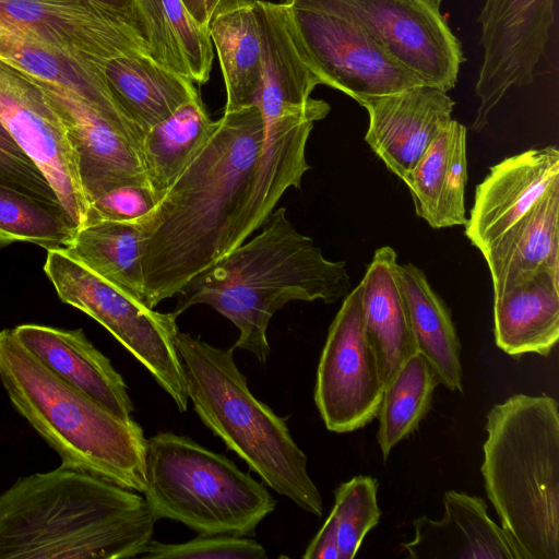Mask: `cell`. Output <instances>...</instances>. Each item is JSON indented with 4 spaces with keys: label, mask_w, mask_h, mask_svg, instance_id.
I'll return each mask as SVG.
<instances>
[{
    "label": "cell",
    "mask_w": 559,
    "mask_h": 559,
    "mask_svg": "<svg viewBox=\"0 0 559 559\" xmlns=\"http://www.w3.org/2000/svg\"><path fill=\"white\" fill-rule=\"evenodd\" d=\"M44 272L60 300L102 324L155 378L180 412L188 406L185 373L176 348L175 312L163 313L133 299L63 249L47 250Z\"/></svg>",
    "instance_id": "cell-8"
},
{
    "label": "cell",
    "mask_w": 559,
    "mask_h": 559,
    "mask_svg": "<svg viewBox=\"0 0 559 559\" xmlns=\"http://www.w3.org/2000/svg\"><path fill=\"white\" fill-rule=\"evenodd\" d=\"M493 333L510 356H548L559 340V274L525 273L493 296Z\"/></svg>",
    "instance_id": "cell-21"
},
{
    "label": "cell",
    "mask_w": 559,
    "mask_h": 559,
    "mask_svg": "<svg viewBox=\"0 0 559 559\" xmlns=\"http://www.w3.org/2000/svg\"><path fill=\"white\" fill-rule=\"evenodd\" d=\"M135 2L151 58L193 83H206L214 56L207 28L198 24L181 0Z\"/></svg>",
    "instance_id": "cell-29"
},
{
    "label": "cell",
    "mask_w": 559,
    "mask_h": 559,
    "mask_svg": "<svg viewBox=\"0 0 559 559\" xmlns=\"http://www.w3.org/2000/svg\"><path fill=\"white\" fill-rule=\"evenodd\" d=\"M0 59L39 81L74 93L141 145L142 133L117 102L102 67L59 49L25 31L2 24Z\"/></svg>",
    "instance_id": "cell-19"
},
{
    "label": "cell",
    "mask_w": 559,
    "mask_h": 559,
    "mask_svg": "<svg viewBox=\"0 0 559 559\" xmlns=\"http://www.w3.org/2000/svg\"><path fill=\"white\" fill-rule=\"evenodd\" d=\"M207 31L226 87L224 111L257 105L261 88V37L254 0H221Z\"/></svg>",
    "instance_id": "cell-26"
},
{
    "label": "cell",
    "mask_w": 559,
    "mask_h": 559,
    "mask_svg": "<svg viewBox=\"0 0 559 559\" xmlns=\"http://www.w3.org/2000/svg\"><path fill=\"white\" fill-rule=\"evenodd\" d=\"M75 231L62 206L0 185V248L29 242L47 250L64 249Z\"/></svg>",
    "instance_id": "cell-33"
},
{
    "label": "cell",
    "mask_w": 559,
    "mask_h": 559,
    "mask_svg": "<svg viewBox=\"0 0 559 559\" xmlns=\"http://www.w3.org/2000/svg\"><path fill=\"white\" fill-rule=\"evenodd\" d=\"M0 382L16 412L57 452L61 466L144 491L147 439L141 426L50 371L12 329L0 331Z\"/></svg>",
    "instance_id": "cell-5"
},
{
    "label": "cell",
    "mask_w": 559,
    "mask_h": 559,
    "mask_svg": "<svg viewBox=\"0 0 559 559\" xmlns=\"http://www.w3.org/2000/svg\"><path fill=\"white\" fill-rule=\"evenodd\" d=\"M403 181L417 216L432 228L465 225L466 127L452 119Z\"/></svg>",
    "instance_id": "cell-23"
},
{
    "label": "cell",
    "mask_w": 559,
    "mask_h": 559,
    "mask_svg": "<svg viewBox=\"0 0 559 559\" xmlns=\"http://www.w3.org/2000/svg\"><path fill=\"white\" fill-rule=\"evenodd\" d=\"M396 265L395 250L381 247L360 282L365 334L377 356L384 385L417 353Z\"/></svg>",
    "instance_id": "cell-24"
},
{
    "label": "cell",
    "mask_w": 559,
    "mask_h": 559,
    "mask_svg": "<svg viewBox=\"0 0 559 559\" xmlns=\"http://www.w3.org/2000/svg\"><path fill=\"white\" fill-rule=\"evenodd\" d=\"M296 44L321 84L358 104L425 85L357 22L314 0H285Z\"/></svg>",
    "instance_id": "cell-9"
},
{
    "label": "cell",
    "mask_w": 559,
    "mask_h": 559,
    "mask_svg": "<svg viewBox=\"0 0 559 559\" xmlns=\"http://www.w3.org/2000/svg\"><path fill=\"white\" fill-rule=\"evenodd\" d=\"M142 495L156 521H177L200 535H252L276 507L228 457L171 431L146 440Z\"/></svg>",
    "instance_id": "cell-7"
},
{
    "label": "cell",
    "mask_w": 559,
    "mask_h": 559,
    "mask_svg": "<svg viewBox=\"0 0 559 559\" xmlns=\"http://www.w3.org/2000/svg\"><path fill=\"white\" fill-rule=\"evenodd\" d=\"M417 353L435 369L440 383L463 392L461 343L451 312L425 273L412 263L396 265Z\"/></svg>",
    "instance_id": "cell-28"
},
{
    "label": "cell",
    "mask_w": 559,
    "mask_h": 559,
    "mask_svg": "<svg viewBox=\"0 0 559 559\" xmlns=\"http://www.w3.org/2000/svg\"><path fill=\"white\" fill-rule=\"evenodd\" d=\"M0 121L47 177L72 225L80 228L88 204L67 127L37 81L2 59Z\"/></svg>",
    "instance_id": "cell-13"
},
{
    "label": "cell",
    "mask_w": 559,
    "mask_h": 559,
    "mask_svg": "<svg viewBox=\"0 0 559 559\" xmlns=\"http://www.w3.org/2000/svg\"><path fill=\"white\" fill-rule=\"evenodd\" d=\"M443 516L414 520V538L403 544L413 559H516L501 526L487 513L483 498L449 490Z\"/></svg>",
    "instance_id": "cell-20"
},
{
    "label": "cell",
    "mask_w": 559,
    "mask_h": 559,
    "mask_svg": "<svg viewBox=\"0 0 559 559\" xmlns=\"http://www.w3.org/2000/svg\"><path fill=\"white\" fill-rule=\"evenodd\" d=\"M147 559H265L266 549L248 536L200 535L182 543L152 539L140 556Z\"/></svg>",
    "instance_id": "cell-35"
},
{
    "label": "cell",
    "mask_w": 559,
    "mask_h": 559,
    "mask_svg": "<svg viewBox=\"0 0 559 559\" xmlns=\"http://www.w3.org/2000/svg\"><path fill=\"white\" fill-rule=\"evenodd\" d=\"M305 559H340L335 520L330 513L322 527L307 546Z\"/></svg>",
    "instance_id": "cell-38"
},
{
    "label": "cell",
    "mask_w": 559,
    "mask_h": 559,
    "mask_svg": "<svg viewBox=\"0 0 559 559\" xmlns=\"http://www.w3.org/2000/svg\"><path fill=\"white\" fill-rule=\"evenodd\" d=\"M261 37V88L257 105L264 119L301 110L314 99L320 80L304 59L285 4L254 0Z\"/></svg>",
    "instance_id": "cell-22"
},
{
    "label": "cell",
    "mask_w": 559,
    "mask_h": 559,
    "mask_svg": "<svg viewBox=\"0 0 559 559\" xmlns=\"http://www.w3.org/2000/svg\"><path fill=\"white\" fill-rule=\"evenodd\" d=\"M213 126L199 95L143 134L141 158L157 201L207 139Z\"/></svg>",
    "instance_id": "cell-31"
},
{
    "label": "cell",
    "mask_w": 559,
    "mask_h": 559,
    "mask_svg": "<svg viewBox=\"0 0 559 559\" xmlns=\"http://www.w3.org/2000/svg\"><path fill=\"white\" fill-rule=\"evenodd\" d=\"M176 348L189 401L202 423L278 495L321 516L323 502L304 451L284 418L250 391L234 348L213 346L181 331Z\"/></svg>",
    "instance_id": "cell-6"
},
{
    "label": "cell",
    "mask_w": 559,
    "mask_h": 559,
    "mask_svg": "<svg viewBox=\"0 0 559 559\" xmlns=\"http://www.w3.org/2000/svg\"><path fill=\"white\" fill-rule=\"evenodd\" d=\"M0 185L62 206L47 177L0 121ZM63 207V206H62Z\"/></svg>",
    "instance_id": "cell-36"
},
{
    "label": "cell",
    "mask_w": 559,
    "mask_h": 559,
    "mask_svg": "<svg viewBox=\"0 0 559 559\" xmlns=\"http://www.w3.org/2000/svg\"><path fill=\"white\" fill-rule=\"evenodd\" d=\"M262 230L193 280L181 293L178 316L203 304L239 330L233 348L265 362L272 317L294 300L334 304L350 292L344 261L328 260L312 238L298 231L285 207L272 212Z\"/></svg>",
    "instance_id": "cell-3"
},
{
    "label": "cell",
    "mask_w": 559,
    "mask_h": 559,
    "mask_svg": "<svg viewBox=\"0 0 559 559\" xmlns=\"http://www.w3.org/2000/svg\"><path fill=\"white\" fill-rule=\"evenodd\" d=\"M12 331L17 341L59 378L120 417H131L134 406L124 380L82 329L27 323Z\"/></svg>",
    "instance_id": "cell-18"
},
{
    "label": "cell",
    "mask_w": 559,
    "mask_h": 559,
    "mask_svg": "<svg viewBox=\"0 0 559 559\" xmlns=\"http://www.w3.org/2000/svg\"><path fill=\"white\" fill-rule=\"evenodd\" d=\"M143 249V226L138 219L84 224L63 250L93 273L144 304Z\"/></svg>",
    "instance_id": "cell-30"
},
{
    "label": "cell",
    "mask_w": 559,
    "mask_h": 559,
    "mask_svg": "<svg viewBox=\"0 0 559 559\" xmlns=\"http://www.w3.org/2000/svg\"><path fill=\"white\" fill-rule=\"evenodd\" d=\"M480 252L491 274L493 296L525 273L559 274V183Z\"/></svg>",
    "instance_id": "cell-25"
},
{
    "label": "cell",
    "mask_w": 559,
    "mask_h": 559,
    "mask_svg": "<svg viewBox=\"0 0 559 559\" xmlns=\"http://www.w3.org/2000/svg\"><path fill=\"white\" fill-rule=\"evenodd\" d=\"M263 138L258 105L224 111L181 174L141 218L148 308L180 294L230 252Z\"/></svg>",
    "instance_id": "cell-1"
},
{
    "label": "cell",
    "mask_w": 559,
    "mask_h": 559,
    "mask_svg": "<svg viewBox=\"0 0 559 559\" xmlns=\"http://www.w3.org/2000/svg\"><path fill=\"white\" fill-rule=\"evenodd\" d=\"M440 380L419 353L413 354L384 385L378 411L377 440L383 459L411 436L428 414Z\"/></svg>",
    "instance_id": "cell-32"
},
{
    "label": "cell",
    "mask_w": 559,
    "mask_h": 559,
    "mask_svg": "<svg viewBox=\"0 0 559 559\" xmlns=\"http://www.w3.org/2000/svg\"><path fill=\"white\" fill-rule=\"evenodd\" d=\"M357 22L425 85L456 86L462 44L441 12L442 0H314Z\"/></svg>",
    "instance_id": "cell-10"
},
{
    "label": "cell",
    "mask_w": 559,
    "mask_h": 559,
    "mask_svg": "<svg viewBox=\"0 0 559 559\" xmlns=\"http://www.w3.org/2000/svg\"><path fill=\"white\" fill-rule=\"evenodd\" d=\"M361 284L352 289L334 317L323 346L314 402L328 430L345 433L378 415L384 383L364 329Z\"/></svg>",
    "instance_id": "cell-11"
},
{
    "label": "cell",
    "mask_w": 559,
    "mask_h": 559,
    "mask_svg": "<svg viewBox=\"0 0 559 559\" xmlns=\"http://www.w3.org/2000/svg\"><path fill=\"white\" fill-rule=\"evenodd\" d=\"M369 117L365 141L400 179L451 122L455 103L447 92L418 85L359 103Z\"/></svg>",
    "instance_id": "cell-16"
},
{
    "label": "cell",
    "mask_w": 559,
    "mask_h": 559,
    "mask_svg": "<svg viewBox=\"0 0 559 559\" xmlns=\"http://www.w3.org/2000/svg\"><path fill=\"white\" fill-rule=\"evenodd\" d=\"M138 25L144 33L135 0H79ZM145 35V33H144ZM146 37V36H145Z\"/></svg>",
    "instance_id": "cell-39"
},
{
    "label": "cell",
    "mask_w": 559,
    "mask_h": 559,
    "mask_svg": "<svg viewBox=\"0 0 559 559\" xmlns=\"http://www.w3.org/2000/svg\"><path fill=\"white\" fill-rule=\"evenodd\" d=\"M556 0H485L478 16L481 63L475 83L478 99L473 130L481 131L489 115L512 87L534 81L556 21Z\"/></svg>",
    "instance_id": "cell-12"
},
{
    "label": "cell",
    "mask_w": 559,
    "mask_h": 559,
    "mask_svg": "<svg viewBox=\"0 0 559 559\" xmlns=\"http://www.w3.org/2000/svg\"><path fill=\"white\" fill-rule=\"evenodd\" d=\"M559 183L557 146L528 150L490 168L476 187L465 235L479 251L521 219Z\"/></svg>",
    "instance_id": "cell-17"
},
{
    "label": "cell",
    "mask_w": 559,
    "mask_h": 559,
    "mask_svg": "<svg viewBox=\"0 0 559 559\" xmlns=\"http://www.w3.org/2000/svg\"><path fill=\"white\" fill-rule=\"evenodd\" d=\"M156 203L155 195L147 187L120 186L105 192L88 204L84 224L99 221H138L146 216Z\"/></svg>",
    "instance_id": "cell-37"
},
{
    "label": "cell",
    "mask_w": 559,
    "mask_h": 559,
    "mask_svg": "<svg viewBox=\"0 0 559 559\" xmlns=\"http://www.w3.org/2000/svg\"><path fill=\"white\" fill-rule=\"evenodd\" d=\"M221 0H206V11H207V15H209V19L211 16V14L213 13V11L215 10V8L217 7V4L219 3Z\"/></svg>",
    "instance_id": "cell-41"
},
{
    "label": "cell",
    "mask_w": 559,
    "mask_h": 559,
    "mask_svg": "<svg viewBox=\"0 0 559 559\" xmlns=\"http://www.w3.org/2000/svg\"><path fill=\"white\" fill-rule=\"evenodd\" d=\"M35 80L67 127L87 204L120 186L150 188L135 139L74 93Z\"/></svg>",
    "instance_id": "cell-15"
},
{
    "label": "cell",
    "mask_w": 559,
    "mask_h": 559,
    "mask_svg": "<svg viewBox=\"0 0 559 559\" xmlns=\"http://www.w3.org/2000/svg\"><path fill=\"white\" fill-rule=\"evenodd\" d=\"M0 24L99 67L120 56L151 58L138 25L79 0H0Z\"/></svg>",
    "instance_id": "cell-14"
},
{
    "label": "cell",
    "mask_w": 559,
    "mask_h": 559,
    "mask_svg": "<svg viewBox=\"0 0 559 559\" xmlns=\"http://www.w3.org/2000/svg\"><path fill=\"white\" fill-rule=\"evenodd\" d=\"M485 428V490L516 559H559L558 402L514 394Z\"/></svg>",
    "instance_id": "cell-4"
},
{
    "label": "cell",
    "mask_w": 559,
    "mask_h": 559,
    "mask_svg": "<svg viewBox=\"0 0 559 559\" xmlns=\"http://www.w3.org/2000/svg\"><path fill=\"white\" fill-rule=\"evenodd\" d=\"M378 480L357 475L334 491L331 514L335 520L340 559H353L366 535L379 523Z\"/></svg>",
    "instance_id": "cell-34"
},
{
    "label": "cell",
    "mask_w": 559,
    "mask_h": 559,
    "mask_svg": "<svg viewBox=\"0 0 559 559\" xmlns=\"http://www.w3.org/2000/svg\"><path fill=\"white\" fill-rule=\"evenodd\" d=\"M181 2L198 24L207 28L209 15L206 11V0H181Z\"/></svg>",
    "instance_id": "cell-40"
},
{
    "label": "cell",
    "mask_w": 559,
    "mask_h": 559,
    "mask_svg": "<svg viewBox=\"0 0 559 559\" xmlns=\"http://www.w3.org/2000/svg\"><path fill=\"white\" fill-rule=\"evenodd\" d=\"M117 102L143 134L178 107L199 96L192 81L145 55L120 56L102 67Z\"/></svg>",
    "instance_id": "cell-27"
},
{
    "label": "cell",
    "mask_w": 559,
    "mask_h": 559,
    "mask_svg": "<svg viewBox=\"0 0 559 559\" xmlns=\"http://www.w3.org/2000/svg\"><path fill=\"white\" fill-rule=\"evenodd\" d=\"M144 496L59 466L0 493V559H127L153 539Z\"/></svg>",
    "instance_id": "cell-2"
}]
</instances>
